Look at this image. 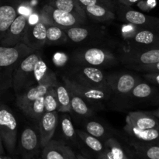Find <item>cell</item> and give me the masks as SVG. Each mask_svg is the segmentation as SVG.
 Returning a JSON list of instances; mask_svg holds the SVG:
<instances>
[{
  "instance_id": "obj_1",
  "label": "cell",
  "mask_w": 159,
  "mask_h": 159,
  "mask_svg": "<svg viewBox=\"0 0 159 159\" xmlns=\"http://www.w3.org/2000/svg\"><path fill=\"white\" fill-rule=\"evenodd\" d=\"M24 43L15 47L0 46V93L12 88V75L22 59L32 53Z\"/></svg>"
},
{
  "instance_id": "obj_2",
  "label": "cell",
  "mask_w": 159,
  "mask_h": 159,
  "mask_svg": "<svg viewBox=\"0 0 159 159\" xmlns=\"http://www.w3.org/2000/svg\"><path fill=\"white\" fill-rule=\"evenodd\" d=\"M40 50L34 51L26 57L22 59L15 68L12 75V88L16 96L20 94L29 87L35 85L34 66L40 58H41Z\"/></svg>"
},
{
  "instance_id": "obj_3",
  "label": "cell",
  "mask_w": 159,
  "mask_h": 159,
  "mask_svg": "<svg viewBox=\"0 0 159 159\" xmlns=\"http://www.w3.org/2000/svg\"><path fill=\"white\" fill-rule=\"evenodd\" d=\"M73 60L80 65L99 67L112 66L118 59L113 53L105 48H87L78 49L73 53Z\"/></svg>"
},
{
  "instance_id": "obj_4",
  "label": "cell",
  "mask_w": 159,
  "mask_h": 159,
  "mask_svg": "<svg viewBox=\"0 0 159 159\" xmlns=\"http://www.w3.org/2000/svg\"><path fill=\"white\" fill-rule=\"evenodd\" d=\"M39 16L40 21L47 26H55L62 29L83 26L86 22V18L59 10L48 4L43 6Z\"/></svg>"
},
{
  "instance_id": "obj_5",
  "label": "cell",
  "mask_w": 159,
  "mask_h": 159,
  "mask_svg": "<svg viewBox=\"0 0 159 159\" xmlns=\"http://www.w3.org/2000/svg\"><path fill=\"white\" fill-rule=\"evenodd\" d=\"M68 76L82 85L112 94L107 82V75L99 68L79 65L71 70Z\"/></svg>"
},
{
  "instance_id": "obj_6",
  "label": "cell",
  "mask_w": 159,
  "mask_h": 159,
  "mask_svg": "<svg viewBox=\"0 0 159 159\" xmlns=\"http://www.w3.org/2000/svg\"><path fill=\"white\" fill-rule=\"evenodd\" d=\"M18 122L8 106L0 104V135L3 145L9 153L15 152L17 142Z\"/></svg>"
},
{
  "instance_id": "obj_7",
  "label": "cell",
  "mask_w": 159,
  "mask_h": 159,
  "mask_svg": "<svg viewBox=\"0 0 159 159\" xmlns=\"http://www.w3.org/2000/svg\"><path fill=\"white\" fill-rule=\"evenodd\" d=\"M62 81L70 91L81 96L89 105L92 106V104L100 103L102 101H106L110 99L112 95L103 90L97 89L82 85L67 75H62Z\"/></svg>"
},
{
  "instance_id": "obj_8",
  "label": "cell",
  "mask_w": 159,
  "mask_h": 159,
  "mask_svg": "<svg viewBox=\"0 0 159 159\" xmlns=\"http://www.w3.org/2000/svg\"><path fill=\"white\" fill-rule=\"evenodd\" d=\"M107 82L111 93L121 96H127L138 82L133 75L125 72L107 74Z\"/></svg>"
},
{
  "instance_id": "obj_9",
  "label": "cell",
  "mask_w": 159,
  "mask_h": 159,
  "mask_svg": "<svg viewBox=\"0 0 159 159\" xmlns=\"http://www.w3.org/2000/svg\"><path fill=\"white\" fill-rule=\"evenodd\" d=\"M57 82V78H54L29 87L16 96V104L20 110H22L32 101L43 96L48 89L55 86Z\"/></svg>"
},
{
  "instance_id": "obj_10",
  "label": "cell",
  "mask_w": 159,
  "mask_h": 159,
  "mask_svg": "<svg viewBox=\"0 0 159 159\" xmlns=\"http://www.w3.org/2000/svg\"><path fill=\"white\" fill-rule=\"evenodd\" d=\"M27 23L28 16L19 14L0 40V46L15 47L23 43Z\"/></svg>"
},
{
  "instance_id": "obj_11",
  "label": "cell",
  "mask_w": 159,
  "mask_h": 159,
  "mask_svg": "<svg viewBox=\"0 0 159 159\" xmlns=\"http://www.w3.org/2000/svg\"><path fill=\"white\" fill-rule=\"evenodd\" d=\"M46 34L47 26L42 22L39 21L35 24L27 23L23 43L33 51H38L46 44Z\"/></svg>"
},
{
  "instance_id": "obj_12",
  "label": "cell",
  "mask_w": 159,
  "mask_h": 159,
  "mask_svg": "<svg viewBox=\"0 0 159 159\" xmlns=\"http://www.w3.org/2000/svg\"><path fill=\"white\" fill-rule=\"evenodd\" d=\"M38 122L40 146L43 148L51 141L54 136L58 123V113L57 111L46 112L40 117Z\"/></svg>"
},
{
  "instance_id": "obj_13",
  "label": "cell",
  "mask_w": 159,
  "mask_h": 159,
  "mask_svg": "<svg viewBox=\"0 0 159 159\" xmlns=\"http://www.w3.org/2000/svg\"><path fill=\"white\" fill-rule=\"evenodd\" d=\"M19 6L18 0H0V40L19 15Z\"/></svg>"
},
{
  "instance_id": "obj_14",
  "label": "cell",
  "mask_w": 159,
  "mask_h": 159,
  "mask_svg": "<svg viewBox=\"0 0 159 159\" xmlns=\"http://www.w3.org/2000/svg\"><path fill=\"white\" fill-rule=\"evenodd\" d=\"M43 159H76L73 151L68 146L56 141H50L43 147Z\"/></svg>"
},
{
  "instance_id": "obj_15",
  "label": "cell",
  "mask_w": 159,
  "mask_h": 159,
  "mask_svg": "<svg viewBox=\"0 0 159 159\" xmlns=\"http://www.w3.org/2000/svg\"><path fill=\"white\" fill-rule=\"evenodd\" d=\"M126 124L140 130L156 128L158 121L150 114L142 112H131L126 117Z\"/></svg>"
},
{
  "instance_id": "obj_16",
  "label": "cell",
  "mask_w": 159,
  "mask_h": 159,
  "mask_svg": "<svg viewBox=\"0 0 159 159\" xmlns=\"http://www.w3.org/2000/svg\"><path fill=\"white\" fill-rule=\"evenodd\" d=\"M40 144V134L32 127H27L22 131L20 137V145L23 150L26 152H32Z\"/></svg>"
},
{
  "instance_id": "obj_17",
  "label": "cell",
  "mask_w": 159,
  "mask_h": 159,
  "mask_svg": "<svg viewBox=\"0 0 159 159\" xmlns=\"http://www.w3.org/2000/svg\"><path fill=\"white\" fill-rule=\"evenodd\" d=\"M87 16L92 20L99 22H107L113 20L116 17L113 9L101 6V5H93L84 8Z\"/></svg>"
},
{
  "instance_id": "obj_18",
  "label": "cell",
  "mask_w": 159,
  "mask_h": 159,
  "mask_svg": "<svg viewBox=\"0 0 159 159\" xmlns=\"http://www.w3.org/2000/svg\"><path fill=\"white\" fill-rule=\"evenodd\" d=\"M48 5L59 10L70 12L83 18L87 17L84 9L76 0H51Z\"/></svg>"
},
{
  "instance_id": "obj_19",
  "label": "cell",
  "mask_w": 159,
  "mask_h": 159,
  "mask_svg": "<svg viewBox=\"0 0 159 159\" xmlns=\"http://www.w3.org/2000/svg\"><path fill=\"white\" fill-rule=\"evenodd\" d=\"M127 40L131 48H137L139 46H148L155 43L156 37L152 31L141 30L136 31L131 37L127 38Z\"/></svg>"
},
{
  "instance_id": "obj_20",
  "label": "cell",
  "mask_w": 159,
  "mask_h": 159,
  "mask_svg": "<svg viewBox=\"0 0 159 159\" xmlns=\"http://www.w3.org/2000/svg\"><path fill=\"white\" fill-rule=\"evenodd\" d=\"M69 90V89H68ZM70 99H71V110L76 115L83 117H89L94 114L93 109L89 104L79 95L70 91Z\"/></svg>"
},
{
  "instance_id": "obj_21",
  "label": "cell",
  "mask_w": 159,
  "mask_h": 159,
  "mask_svg": "<svg viewBox=\"0 0 159 159\" xmlns=\"http://www.w3.org/2000/svg\"><path fill=\"white\" fill-rule=\"evenodd\" d=\"M57 100V111L61 113H69L71 110V99L68 89L65 84L57 82L54 86Z\"/></svg>"
},
{
  "instance_id": "obj_22",
  "label": "cell",
  "mask_w": 159,
  "mask_h": 159,
  "mask_svg": "<svg viewBox=\"0 0 159 159\" xmlns=\"http://www.w3.org/2000/svg\"><path fill=\"white\" fill-rule=\"evenodd\" d=\"M67 34L68 40L73 43H82L88 40L89 37L94 36V30L92 28L84 27L82 26H73V27L64 29Z\"/></svg>"
},
{
  "instance_id": "obj_23",
  "label": "cell",
  "mask_w": 159,
  "mask_h": 159,
  "mask_svg": "<svg viewBox=\"0 0 159 159\" xmlns=\"http://www.w3.org/2000/svg\"><path fill=\"white\" fill-rule=\"evenodd\" d=\"M124 130L128 134L138 140L144 141H152L159 138V130L157 128L140 130L126 124Z\"/></svg>"
},
{
  "instance_id": "obj_24",
  "label": "cell",
  "mask_w": 159,
  "mask_h": 159,
  "mask_svg": "<svg viewBox=\"0 0 159 159\" xmlns=\"http://www.w3.org/2000/svg\"><path fill=\"white\" fill-rule=\"evenodd\" d=\"M120 13L123 20L130 24H133L134 26H143L148 23V16L139 11L128 8H121Z\"/></svg>"
},
{
  "instance_id": "obj_25",
  "label": "cell",
  "mask_w": 159,
  "mask_h": 159,
  "mask_svg": "<svg viewBox=\"0 0 159 159\" xmlns=\"http://www.w3.org/2000/svg\"><path fill=\"white\" fill-rule=\"evenodd\" d=\"M21 110L27 117L35 120H39L45 113L43 96L39 97L38 99L30 102Z\"/></svg>"
},
{
  "instance_id": "obj_26",
  "label": "cell",
  "mask_w": 159,
  "mask_h": 159,
  "mask_svg": "<svg viewBox=\"0 0 159 159\" xmlns=\"http://www.w3.org/2000/svg\"><path fill=\"white\" fill-rule=\"evenodd\" d=\"M68 40L65 30L55 26H47L46 43L48 44H60Z\"/></svg>"
},
{
  "instance_id": "obj_27",
  "label": "cell",
  "mask_w": 159,
  "mask_h": 159,
  "mask_svg": "<svg viewBox=\"0 0 159 159\" xmlns=\"http://www.w3.org/2000/svg\"><path fill=\"white\" fill-rule=\"evenodd\" d=\"M34 74L36 84L40 83L43 81L48 80V79L57 78L55 73L48 68L42 57L39 59L36 63L35 66H34Z\"/></svg>"
},
{
  "instance_id": "obj_28",
  "label": "cell",
  "mask_w": 159,
  "mask_h": 159,
  "mask_svg": "<svg viewBox=\"0 0 159 159\" xmlns=\"http://www.w3.org/2000/svg\"><path fill=\"white\" fill-rule=\"evenodd\" d=\"M107 149L102 154V159H124L125 154L116 140L110 138L106 143Z\"/></svg>"
},
{
  "instance_id": "obj_29",
  "label": "cell",
  "mask_w": 159,
  "mask_h": 159,
  "mask_svg": "<svg viewBox=\"0 0 159 159\" xmlns=\"http://www.w3.org/2000/svg\"><path fill=\"white\" fill-rule=\"evenodd\" d=\"M152 93V88L147 83L138 82L131 91L126 96H130L134 99H145L149 97Z\"/></svg>"
},
{
  "instance_id": "obj_30",
  "label": "cell",
  "mask_w": 159,
  "mask_h": 159,
  "mask_svg": "<svg viewBox=\"0 0 159 159\" xmlns=\"http://www.w3.org/2000/svg\"><path fill=\"white\" fill-rule=\"evenodd\" d=\"M78 134L79 138L83 141V142L93 151L96 152H101L103 150V145L99 138L92 136L89 133L82 130L78 131Z\"/></svg>"
},
{
  "instance_id": "obj_31",
  "label": "cell",
  "mask_w": 159,
  "mask_h": 159,
  "mask_svg": "<svg viewBox=\"0 0 159 159\" xmlns=\"http://www.w3.org/2000/svg\"><path fill=\"white\" fill-rule=\"evenodd\" d=\"M43 104L46 112L57 111V100L54 87H51L43 95Z\"/></svg>"
},
{
  "instance_id": "obj_32",
  "label": "cell",
  "mask_w": 159,
  "mask_h": 159,
  "mask_svg": "<svg viewBox=\"0 0 159 159\" xmlns=\"http://www.w3.org/2000/svg\"><path fill=\"white\" fill-rule=\"evenodd\" d=\"M61 127L64 136L67 139H72L75 138V130L71 117L67 114V113H63L61 116Z\"/></svg>"
},
{
  "instance_id": "obj_33",
  "label": "cell",
  "mask_w": 159,
  "mask_h": 159,
  "mask_svg": "<svg viewBox=\"0 0 159 159\" xmlns=\"http://www.w3.org/2000/svg\"><path fill=\"white\" fill-rule=\"evenodd\" d=\"M87 133L97 138H102L107 135V129L97 121L90 120L85 126Z\"/></svg>"
},
{
  "instance_id": "obj_34",
  "label": "cell",
  "mask_w": 159,
  "mask_h": 159,
  "mask_svg": "<svg viewBox=\"0 0 159 159\" xmlns=\"http://www.w3.org/2000/svg\"><path fill=\"white\" fill-rule=\"evenodd\" d=\"M76 1L83 9L86 6H93V5H101V6H107L111 9H113V8L110 0H76Z\"/></svg>"
},
{
  "instance_id": "obj_35",
  "label": "cell",
  "mask_w": 159,
  "mask_h": 159,
  "mask_svg": "<svg viewBox=\"0 0 159 159\" xmlns=\"http://www.w3.org/2000/svg\"><path fill=\"white\" fill-rule=\"evenodd\" d=\"M155 0H141L138 3V6L144 11H148L155 6Z\"/></svg>"
},
{
  "instance_id": "obj_36",
  "label": "cell",
  "mask_w": 159,
  "mask_h": 159,
  "mask_svg": "<svg viewBox=\"0 0 159 159\" xmlns=\"http://www.w3.org/2000/svg\"><path fill=\"white\" fill-rule=\"evenodd\" d=\"M148 158L150 159H159V147L154 146L148 149L146 152Z\"/></svg>"
},
{
  "instance_id": "obj_37",
  "label": "cell",
  "mask_w": 159,
  "mask_h": 159,
  "mask_svg": "<svg viewBox=\"0 0 159 159\" xmlns=\"http://www.w3.org/2000/svg\"><path fill=\"white\" fill-rule=\"evenodd\" d=\"M40 21V16L36 14H30L28 17V24H35Z\"/></svg>"
},
{
  "instance_id": "obj_38",
  "label": "cell",
  "mask_w": 159,
  "mask_h": 159,
  "mask_svg": "<svg viewBox=\"0 0 159 159\" xmlns=\"http://www.w3.org/2000/svg\"><path fill=\"white\" fill-rule=\"evenodd\" d=\"M140 1H141V0H120V2L123 5L127 6H131V5L134 4H138Z\"/></svg>"
},
{
  "instance_id": "obj_39",
  "label": "cell",
  "mask_w": 159,
  "mask_h": 159,
  "mask_svg": "<svg viewBox=\"0 0 159 159\" xmlns=\"http://www.w3.org/2000/svg\"><path fill=\"white\" fill-rule=\"evenodd\" d=\"M147 78L149 79V80L153 81V82H156L157 84H158L159 85V74H158V75H156V74L148 75L147 76Z\"/></svg>"
},
{
  "instance_id": "obj_40",
  "label": "cell",
  "mask_w": 159,
  "mask_h": 159,
  "mask_svg": "<svg viewBox=\"0 0 159 159\" xmlns=\"http://www.w3.org/2000/svg\"><path fill=\"white\" fill-rule=\"evenodd\" d=\"M4 152V149H3V143H2V140L1 135H0V155L3 154Z\"/></svg>"
},
{
  "instance_id": "obj_41",
  "label": "cell",
  "mask_w": 159,
  "mask_h": 159,
  "mask_svg": "<svg viewBox=\"0 0 159 159\" xmlns=\"http://www.w3.org/2000/svg\"><path fill=\"white\" fill-rule=\"evenodd\" d=\"M0 159H10L9 158H7V157H2L0 156Z\"/></svg>"
},
{
  "instance_id": "obj_42",
  "label": "cell",
  "mask_w": 159,
  "mask_h": 159,
  "mask_svg": "<svg viewBox=\"0 0 159 159\" xmlns=\"http://www.w3.org/2000/svg\"><path fill=\"white\" fill-rule=\"evenodd\" d=\"M156 115H157V116H158V117H159V111L158 112V113H157Z\"/></svg>"
},
{
  "instance_id": "obj_43",
  "label": "cell",
  "mask_w": 159,
  "mask_h": 159,
  "mask_svg": "<svg viewBox=\"0 0 159 159\" xmlns=\"http://www.w3.org/2000/svg\"><path fill=\"white\" fill-rule=\"evenodd\" d=\"M124 159H127V156H126V155H125V156H124Z\"/></svg>"
},
{
  "instance_id": "obj_44",
  "label": "cell",
  "mask_w": 159,
  "mask_h": 159,
  "mask_svg": "<svg viewBox=\"0 0 159 159\" xmlns=\"http://www.w3.org/2000/svg\"><path fill=\"white\" fill-rule=\"evenodd\" d=\"M1 103H2V102H0V104H1Z\"/></svg>"
}]
</instances>
